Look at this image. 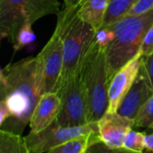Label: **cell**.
<instances>
[{
    "label": "cell",
    "mask_w": 153,
    "mask_h": 153,
    "mask_svg": "<svg viewBox=\"0 0 153 153\" xmlns=\"http://www.w3.org/2000/svg\"><path fill=\"white\" fill-rule=\"evenodd\" d=\"M0 84L1 101L11 114V117L1 126V130L21 134L30 123L39 100L45 94L39 55L4 66L1 70Z\"/></svg>",
    "instance_id": "1"
},
{
    "label": "cell",
    "mask_w": 153,
    "mask_h": 153,
    "mask_svg": "<svg viewBox=\"0 0 153 153\" xmlns=\"http://www.w3.org/2000/svg\"><path fill=\"white\" fill-rule=\"evenodd\" d=\"M153 24V9L140 15H127L114 25L115 38L106 48V59L110 81L115 74L139 52L144 36Z\"/></svg>",
    "instance_id": "2"
},
{
    "label": "cell",
    "mask_w": 153,
    "mask_h": 153,
    "mask_svg": "<svg viewBox=\"0 0 153 153\" xmlns=\"http://www.w3.org/2000/svg\"><path fill=\"white\" fill-rule=\"evenodd\" d=\"M64 43V65L59 86L76 74L93 43L96 30L77 15V6H64L57 14ZM58 86V88H59Z\"/></svg>",
    "instance_id": "3"
},
{
    "label": "cell",
    "mask_w": 153,
    "mask_h": 153,
    "mask_svg": "<svg viewBox=\"0 0 153 153\" xmlns=\"http://www.w3.org/2000/svg\"><path fill=\"white\" fill-rule=\"evenodd\" d=\"M105 50L94 39L80 66L87 97L89 124L98 122L108 107L110 78Z\"/></svg>",
    "instance_id": "4"
},
{
    "label": "cell",
    "mask_w": 153,
    "mask_h": 153,
    "mask_svg": "<svg viewBox=\"0 0 153 153\" xmlns=\"http://www.w3.org/2000/svg\"><path fill=\"white\" fill-rule=\"evenodd\" d=\"M58 0H0L1 38L13 46L22 26L30 22L34 23L40 18L60 12Z\"/></svg>",
    "instance_id": "5"
},
{
    "label": "cell",
    "mask_w": 153,
    "mask_h": 153,
    "mask_svg": "<svg viewBox=\"0 0 153 153\" xmlns=\"http://www.w3.org/2000/svg\"><path fill=\"white\" fill-rule=\"evenodd\" d=\"M56 93L61 99V109L56 120L59 126L76 127L89 124L87 97L80 70L63 82Z\"/></svg>",
    "instance_id": "6"
},
{
    "label": "cell",
    "mask_w": 153,
    "mask_h": 153,
    "mask_svg": "<svg viewBox=\"0 0 153 153\" xmlns=\"http://www.w3.org/2000/svg\"><path fill=\"white\" fill-rule=\"evenodd\" d=\"M97 133H99L98 122L76 127H65L54 122L45 130L37 134L30 133L24 138L31 152L43 153L82 135Z\"/></svg>",
    "instance_id": "7"
},
{
    "label": "cell",
    "mask_w": 153,
    "mask_h": 153,
    "mask_svg": "<svg viewBox=\"0 0 153 153\" xmlns=\"http://www.w3.org/2000/svg\"><path fill=\"white\" fill-rule=\"evenodd\" d=\"M38 55L42 65L45 93L56 92L64 65L63 35L59 25L56 24L50 39Z\"/></svg>",
    "instance_id": "8"
},
{
    "label": "cell",
    "mask_w": 153,
    "mask_h": 153,
    "mask_svg": "<svg viewBox=\"0 0 153 153\" xmlns=\"http://www.w3.org/2000/svg\"><path fill=\"white\" fill-rule=\"evenodd\" d=\"M143 58L142 53L139 52L112 77L108 87V107L107 112L115 113L117 111L122 100L138 76Z\"/></svg>",
    "instance_id": "9"
},
{
    "label": "cell",
    "mask_w": 153,
    "mask_h": 153,
    "mask_svg": "<svg viewBox=\"0 0 153 153\" xmlns=\"http://www.w3.org/2000/svg\"><path fill=\"white\" fill-rule=\"evenodd\" d=\"M134 126V120L127 118L117 112H106L98 121L100 142L109 148H123L126 134Z\"/></svg>",
    "instance_id": "10"
},
{
    "label": "cell",
    "mask_w": 153,
    "mask_h": 153,
    "mask_svg": "<svg viewBox=\"0 0 153 153\" xmlns=\"http://www.w3.org/2000/svg\"><path fill=\"white\" fill-rule=\"evenodd\" d=\"M152 93L153 89L141 68L136 80L122 100L117 112L127 118L134 120Z\"/></svg>",
    "instance_id": "11"
},
{
    "label": "cell",
    "mask_w": 153,
    "mask_h": 153,
    "mask_svg": "<svg viewBox=\"0 0 153 153\" xmlns=\"http://www.w3.org/2000/svg\"><path fill=\"white\" fill-rule=\"evenodd\" d=\"M61 109V99L56 92H48L39 100L30 121V133H39L56 122Z\"/></svg>",
    "instance_id": "12"
},
{
    "label": "cell",
    "mask_w": 153,
    "mask_h": 153,
    "mask_svg": "<svg viewBox=\"0 0 153 153\" xmlns=\"http://www.w3.org/2000/svg\"><path fill=\"white\" fill-rule=\"evenodd\" d=\"M109 2L110 0H82L77 5V15L97 31L101 27Z\"/></svg>",
    "instance_id": "13"
},
{
    "label": "cell",
    "mask_w": 153,
    "mask_h": 153,
    "mask_svg": "<svg viewBox=\"0 0 153 153\" xmlns=\"http://www.w3.org/2000/svg\"><path fill=\"white\" fill-rule=\"evenodd\" d=\"M100 142L99 133L82 135L59 146L54 147L47 153H83L87 152L90 146Z\"/></svg>",
    "instance_id": "14"
},
{
    "label": "cell",
    "mask_w": 153,
    "mask_h": 153,
    "mask_svg": "<svg viewBox=\"0 0 153 153\" xmlns=\"http://www.w3.org/2000/svg\"><path fill=\"white\" fill-rule=\"evenodd\" d=\"M0 153H32L22 134L0 131Z\"/></svg>",
    "instance_id": "15"
},
{
    "label": "cell",
    "mask_w": 153,
    "mask_h": 153,
    "mask_svg": "<svg viewBox=\"0 0 153 153\" xmlns=\"http://www.w3.org/2000/svg\"><path fill=\"white\" fill-rule=\"evenodd\" d=\"M134 1L130 0H110L106 11L100 29L108 28L126 16V13L134 4Z\"/></svg>",
    "instance_id": "16"
},
{
    "label": "cell",
    "mask_w": 153,
    "mask_h": 153,
    "mask_svg": "<svg viewBox=\"0 0 153 153\" xmlns=\"http://www.w3.org/2000/svg\"><path fill=\"white\" fill-rule=\"evenodd\" d=\"M145 134L139 133L131 129L126 135L123 144V149L133 152L143 153L145 148Z\"/></svg>",
    "instance_id": "17"
},
{
    "label": "cell",
    "mask_w": 153,
    "mask_h": 153,
    "mask_svg": "<svg viewBox=\"0 0 153 153\" xmlns=\"http://www.w3.org/2000/svg\"><path fill=\"white\" fill-rule=\"evenodd\" d=\"M153 125V93L141 108L136 118L134 126L139 128H151Z\"/></svg>",
    "instance_id": "18"
},
{
    "label": "cell",
    "mask_w": 153,
    "mask_h": 153,
    "mask_svg": "<svg viewBox=\"0 0 153 153\" xmlns=\"http://www.w3.org/2000/svg\"><path fill=\"white\" fill-rule=\"evenodd\" d=\"M35 39H36V35L32 30V23L27 22L22 26V28L18 31L15 43L13 46V49L15 51H18L23 47L33 42Z\"/></svg>",
    "instance_id": "19"
},
{
    "label": "cell",
    "mask_w": 153,
    "mask_h": 153,
    "mask_svg": "<svg viewBox=\"0 0 153 153\" xmlns=\"http://www.w3.org/2000/svg\"><path fill=\"white\" fill-rule=\"evenodd\" d=\"M153 9V0H135L127 15H140Z\"/></svg>",
    "instance_id": "20"
},
{
    "label": "cell",
    "mask_w": 153,
    "mask_h": 153,
    "mask_svg": "<svg viewBox=\"0 0 153 153\" xmlns=\"http://www.w3.org/2000/svg\"><path fill=\"white\" fill-rule=\"evenodd\" d=\"M114 38H115V33L112 29L103 28L97 30L95 39L101 48L106 49L107 47L113 41Z\"/></svg>",
    "instance_id": "21"
},
{
    "label": "cell",
    "mask_w": 153,
    "mask_h": 153,
    "mask_svg": "<svg viewBox=\"0 0 153 153\" xmlns=\"http://www.w3.org/2000/svg\"><path fill=\"white\" fill-rule=\"evenodd\" d=\"M87 153H137L133 152L127 150H125L123 148L121 149H113V148H109L107 145H105L103 143L99 142L96 143L94 144H92L91 146L89 147V149L87 150ZM144 153V152H143ZM146 153H152L148 152Z\"/></svg>",
    "instance_id": "22"
},
{
    "label": "cell",
    "mask_w": 153,
    "mask_h": 153,
    "mask_svg": "<svg viewBox=\"0 0 153 153\" xmlns=\"http://www.w3.org/2000/svg\"><path fill=\"white\" fill-rule=\"evenodd\" d=\"M140 52L143 57H147L153 54V24L144 36Z\"/></svg>",
    "instance_id": "23"
},
{
    "label": "cell",
    "mask_w": 153,
    "mask_h": 153,
    "mask_svg": "<svg viewBox=\"0 0 153 153\" xmlns=\"http://www.w3.org/2000/svg\"><path fill=\"white\" fill-rule=\"evenodd\" d=\"M141 68L144 73L145 76L147 77L150 85L153 89V54L143 58Z\"/></svg>",
    "instance_id": "24"
},
{
    "label": "cell",
    "mask_w": 153,
    "mask_h": 153,
    "mask_svg": "<svg viewBox=\"0 0 153 153\" xmlns=\"http://www.w3.org/2000/svg\"><path fill=\"white\" fill-rule=\"evenodd\" d=\"M10 117H11V114L7 107L3 101H1L0 102V126H2Z\"/></svg>",
    "instance_id": "25"
},
{
    "label": "cell",
    "mask_w": 153,
    "mask_h": 153,
    "mask_svg": "<svg viewBox=\"0 0 153 153\" xmlns=\"http://www.w3.org/2000/svg\"><path fill=\"white\" fill-rule=\"evenodd\" d=\"M145 148L147 152L153 153V133L145 135Z\"/></svg>",
    "instance_id": "26"
},
{
    "label": "cell",
    "mask_w": 153,
    "mask_h": 153,
    "mask_svg": "<svg viewBox=\"0 0 153 153\" xmlns=\"http://www.w3.org/2000/svg\"><path fill=\"white\" fill-rule=\"evenodd\" d=\"M82 0H64L65 6H77Z\"/></svg>",
    "instance_id": "27"
},
{
    "label": "cell",
    "mask_w": 153,
    "mask_h": 153,
    "mask_svg": "<svg viewBox=\"0 0 153 153\" xmlns=\"http://www.w3.org/2000/svg\"><path fill=\"white\" fill-rule=\"evenodd\" d=\"M150 129H152V131H153V125H152V127H151Z\"/></svg>",
    "instance_id": "28"
},
{
    "label": "cell",
    "mask_w": 153,
    "mask_h": 153,
    "mask_svg": "<svg viewBox=\"0 0 153 153\" xmlns=\"http://www.w3.org/2000/svg\"><path fill=\"white\" fill-rule=\"evenodd\" d=\"M130 1H135V0H130Z\"/></svg>",
    "instance_id": "29"
},
{
    "label": "cell",
    "mask_w": 153,
    "mask_h": 153,
    "mask_svg": "<svg viewBox=\"0 0 153 153\" xmlns=\"http://www.w3.org/2000/svg\"><path fill=\"white\" fill-rule=\"evenodd\" d=\"M83 153H87V152H83Z\"/></svg>",
    "instance_id": "30"
}]
</instances>
